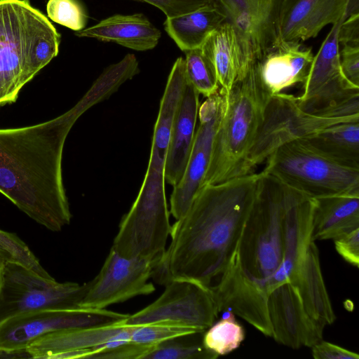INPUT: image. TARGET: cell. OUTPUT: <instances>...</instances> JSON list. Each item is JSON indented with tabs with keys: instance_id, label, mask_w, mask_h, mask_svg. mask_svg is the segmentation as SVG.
Instances as JSON below:
<instances>
[{
	"instance_id": "1",
	"label": "cell",
	"mask_w": 359,
	"mask_h": 359,
	"mask_svg": "<svg viewBox=\"0 0 359 359\" xmlns=\"http://www.w3.org/2000/svg\"><path fill=\"white\" fill-rule=\"evenodd\" d=\"M122 85L106 69L70 109L34 126L0 128V193L52 231L70 223L72 214L62 180L65 140L77 119L109 98Z\"/></svg>"
},
{
	"instance_id": "2",
	"label": "cell",
	"mask_w": 359,
	"mask_h": 359,
	"mask_svg": "<svg viewBox=\"0 0 359 359\" xmlns=\"http://www.w3.org/2000/svg\"><path fill=\"white\" fill-rule=\"evenodd\" d=\"M261 175L253 172L201 189L171 226L170 244L153 269L156 283L185 278L211 286L238 248Z\"/></svg>"
},
{
	"instance_id": "3",
	"label": "cell",
	"mask_w": 359,
	"mask_h": 359,
	"mask_svg": "<svg viewBox=\"0 0 359 359\" xmlns=\"http://www.w3.org/2000/svg\"><path fill=\"white\" fill-rule=\"evenodd\" d=\"M186 83L184 59L179 57L160 102L144 179L114 240L115 249L125 256L154 258L165 250L171 230L165 190V163L173 119Z\"/></svg>"
},
{
	"instance_id": "4",
	"label": "cell",
	"mask_w": 359,
	"mask_h": 359,
	"mask_svg": "<svg viewBox=\"0 0 359 359\" xmlns=\"http://www.w3.org/2000/svg\"><path fill=\"white\" fill-rule=\"evenodd\" d=\"M60 40L29 0H0V106L16 101L22 88L57 55Z\"/></svg>"
},
{
	"instance_id": "5",
	"label": "cell",
	"mask_w": 359,
	"mask_h": 359,
	"mask_svg": "<svg viewBox=\"0 0 359 359\" xmlns=\"http://www.w3.org/2000/svg\"><path fill=\"white\" fill-rule=\"evenodd\" d=\"M271 95L252 67L228 93L203 187L240 177Z\"/></svg>"
},
{
	"instance_id": "6",
	"label": "cell",
	"mask_w": 359,
	"mask_h": 359,
	"mask_svg": "<svg viewBox=\"0 0 359 359\" xmlns=\"http://www.w3.org/2000/svg\"><path fill=\"white\" fill-rule=\"evenodd\" d=\"M257 194L238 245L243 269L267 287L283 261V226L290 187L261 171Z\"/></svg>"
},
{
	"instance_id": "7",
	"label": "cell",
	"mask_w": 359,
	"mask_h": 359,
	"mask_svg": "<svg viewBox=\"0 0 359 359\" xmlns=\"http://www.w3.org/2000/svg\"><path fill=\"white\" fill-rule=\"evenodd\" d=\"M262 171L313 198L359 193V168L333 160L304 138L278 148Z\"/></svg>"
},
{
	"instance_id": "8",
	"label": "cell",
	"mask_w": 359,
	"mask_h": 359,
	"mask_svg": "<svg viewBox=\"0 0 359 359\" xmlns=\"http://www.w3.org/2000/svg\"><path fill=\"white\" fill-rule=\"evenodd\" d=\"M344 20L332 25L313 56L302 92L297 96L299 107L311 114L359 116V86L344 76L340 65L338 32Z\"/></svg>"
},
{
	"instance_id": "9",
	"label": "cell",
	"mask_w": 359,
	"mask_h": 359,
	"mask_svg": "<svg viewBox=\"0 0 359 359\" xmlns=\"http://www.w3.org/2000/svg\"><path fill=\"white\" fill-rule=\"evenodd\" d=\"M359 116L326 117L311 114L299 105L297 96L284 93L271 95L256 136L243 163L241 175L253 172L278 148L305 138L337 123Z\"/></svg>"
},
{
	"instance_id": "10",
	"label": "cell",
	"mask_w": 359,
	"mask_h": 359,
	"mask_svg": "<svg viewBox=\"0 0 359 359\" xmlns=\"http://www.w3.org/2000/svg\"><path fill=\"white\" fill-rule=\"evenodd\" d=\"M89 287L76 283H57L24 265L7 262L2 266L0 322L11 316L41 309H80Z\"/></svg>"
},
{
	"instance_id": "11",
	"label": "cell",
	"mask_w": 359,
	"mask_h": 359,
	"mask_svg": "<svg viewBox=\"0 0 359 359\" xmlns=\"http://www.w3.org/2000/svg\"><path fill=\"white\" fill-rule=\"evenodd\" d=\"M165 286L156 300L129 315L125 325L163 323L205 332L214 323L219 312L210 287L185 278L172 280Z\"/></svg>"
},
{
	"instance_id": "12",
	"label": "cell",
	"mask_w": 359,
	"mask_h": 359,
	"mask_svg": "<svg viewBox=\"0 0 359 359\" xmlns=\"http://www.w3.org/2000/svg\"><path fill=\"white\" fill-rule=\"evenodd\" d=\"M129 314L104 309H41L19 313L0 322V351H26L36 339L66 330L108 325Z\"/></svg>"
},
{
	"instance_id": "13",
	"label": "cell",
	"mask_w": 359,
	"mask_h": 359,
	"mask_svg": "<svg viewBox=\"0 0 359 359\" xmlns=\"http://www.w3.org/2000/svg\"><path fill=\"white\" fill-rule=\"evenodd\" d=\"M156 260L125 257L112 248L99 273L89 282L88 289L80 304L83 309H104L155 290L149 282Z\"/></svg>"
},
{
	"instance_id": "14",
	"label": "cell",
	"mask_w": 359,
	"mask_h": 359,
	"mask_svg": "<svg viewBox=\"0 0 359 359\" xmlns=\"http://www.w3.org/2000/svg\"><path fill=\"white\" fill-rule=\"evenodd\" d=\"M226 92L220 89L200 105L199 125L184 172L173 187L170 196V213L178 220L189 210L203 186L210 163L213 140L222 115Z\"/></svg>"
},
{
	"instance_id": "15",
	"label": "cell",
	"mask_w": 359,
	"mask_h": 359,
	"mask_svg": "<svg viewBox=\"0 0 359 359\" xmlns=\"http://www.w3.org/2000/svg\"><path fill=\"white\" fill-rule=\"evenodd\" d=\"M219 312L231 311L267 337H272L267 301L269 291L242 267L238 248L232 255L218 283L210 286Z\"/></svg>"
},
{
	"instance_id": "16",
	"label": "cell",
	"mask_w": 359,
	"mask_h": 359,
	"mask_svg": "<svg viewBox=\"0 0 359 359\" xmlns=\"http://www.w3.org/2000/svg\"><path fill=\"white\" fill-rule=\"evenodd\" d=\"M267 306L272 337L278 343L297 349L323 340L324 327L307 313L294 284L284 283L272 290Z\"/></svg>"
},
{
	"instance_id": "17",
	"label": "cell",
	"mask_w": 359,
	"mask_h": 359,
	"mask_svg": "<svg viewBox=\"0 0 359 359\" xmlns=\"http://www.w3.org/2000/svg\"><path fill=\"white\" fill-rule=\"evenodd\" d=\"M280 0H250L229 20L233 27L238 50L236 80L243 78L255 62L274 46Z\"/></svg>"
},
{
	"instance_id": "18",
	"label": "cell",
	"mask_w": 359,
	"mask_h": 359,
	"mask_svg": "<svg viewBox=\"0 0 359 359\" xmlns=\"http://www.w3.org/2000/svg\"><path fill=\"white\" fill-rule=\"evenodd\" d=\"M313 204L314 198L290 187L283 219V261L267 283L269 292L282 283L294 280L312 241Z\"/></svg>"
},
{
	"instance_id": "19",
	"label": "cell",
	"mask_w": 359,
	"mask_h": 359,
	"mask_svg": "<svg viewBox=\"0 0 359 359\" xmlns=\"http://www.w3.org/2000/svg\"><path fill=\"white\" fill-rule=\"evenodd\" d=\"M348 0H280L277 39L303 42L316 37L327 25L346 18Z\"/></svg>"
},
{
	"instance_id": "20",
	"label": "cell",
	"mask_w": 359,
	"mask_h": 359,
	"mask_svg": "<svg viewBox=\"0 0 359 359\" xmlns=\"http://www.w3.org/2000/svg\"><path fill=\"white\" fill-rule=\"evenodd\" d=\"M311 47L302 42L275 43L252 66L271 96L305 82L313 59Z\"/></svg>"
},
{
	"instance_id": "21",
	"label": "cell",
	"mask_w": 359,
	"mask_h": 359,
	"mask_svg": "<svg viewBox=\"0 0 359 359\" xmlns=\"http://www.w3.org/2000/svg\"><path fill=\"white\" fill-rule=\"evenodd\" d=\"M200 107L199 93L187 81L175 115L165 163V179L172 185L181 180L193 147Z\"/></svg>"
},
{
	"instance_id": "22",
	"label": "cell",
	"mask_w": 359,
	"mask_h": 359,
	"mask_svg": "<svg viewBox=\"0 0 359 359\" xmlns=\"http://www.w3.org/2000/svg\"><path fill=\"white\" fill-rule=\"evenodd\" d=\"M75 34L115 43L137 51L154 48L161 36V31L142 13L116 14L76 32Z\"/></svg>"
},
{
	"instance_id": "23",
	"label": "cell",
	"mask_w": 359,
	"mask_h": 359,
	"mask_svg": "<svg viewBox=\"0 0 359 359\" xmlns=\"http://www.w3.org/2000/svg\"><path fill=\"white\" fill-rule=\"evenodd\" d=\"M126 326L124 320L104 326L55 332L36 339L26 351L30 358H53L66 351L92 349L117 341Z\"/></svg>"
},
{
	"instance_id": "24",
	"label": "cell",
	"mask_w": 359,
	"mask_h": 359,
	"mask_svg": "<svg viewBox=\"0 0 359 359\" xmlns=\"http://www.w3.org/2000/svg\"><path fill=\"white\" fill-rule=\"evenodd\" d=\"M359 228V193L314 198L311 241L335 239Z\"/></svg>"
},
{
	"instance_id": "25",
	"label": "cell",
	"mask_w": 359,
	"mask_h": 359,
	"mask_svg": "<svg viewBox=\"0 0 359 359\" xmlns=\"http://www.w3.org/2000/svg\"><path fill=\"white\" fill-rule=\"evenodd\" d=\"M294 284L299 292L307 313L323 326L331 325L336 319L325 287L319 258L318 249L311 241L299 268Z\"/></svg>"
},
{
	"instance_id": "26",
	"label": "cell",
	"mask_w": 359,
	"mask_h": 359,
	"mask_svg": "<svg viewBox=\"0 0 359 359\" xmlns=\"http://www.w3.org/2000/svg\"><path fill=\"white\" fill-rule=\"evenodd\" d=\"M226 21L210 3L187 13L166 17L164 29L184 52L201 48L210 34Z\"/></svg>"
},
{
	"instance_id": "27",
	"label": "cell",
	"mask_w": 359,
	"mask_h": 359,
	"mask_svg": "<svg viewBox=\"0 0 359 359\" xmlns=\"http://www.w3.org/2000/svg\"><path fill=\"white\" fill-rule=\"evenodd\" d=\"M304 139L333 160L359 168V119L335 123Z\"/></svg>"
},
{
	"instance_id": "28",
	"label": "cell",
	"mask_w": 359,
	"mask_h": 359,
	"mask_svg": "<svg viewBox=\"0 0 359 359\" xmlns=\"http://www.w3.org/2000/svg\"><path fill=\"white\" fill-rule=\"evenodd\" d=\"M201 48L215 68L220 89L228 93L238 69V46L231 24L222 23L210 34Z\"/></svg>"
},
{
	"instance_id": "29",
	"label": "cell",
	"mask_w": 359,
	"mask_h": 359,
	"mask_svg": "<svg viewBox=\"0 0 359 359\" xmlns=\"http://www.w3.org/2000/svg\"><path fill=\"white\" fill-rule=\"evenodd\" d=\"M225 313L226 316L208 328L202 338L205 347L218 356L236 349L245 339L244 329L236 320L235 315L228 311Z\"/></svg>"
},
{
	"instance_id": "30",
	"label": "cell",
	"mask_w": 359,
	"mask_h": 359,
	"mask_svg": "<svg viewBox=\"0 0 359 359\" xmlns=\"http://www.w3.org/2000/svg\"><path fill=\"white\" fill-rule=\"evenodd\" d=\"M185 53L184 66L187 81L205 97H210L219 90L215 68L201 48Z\"/></svg>"
},
{
	"instance_id": "31",
	"label": "cell",
	"mask_w": 359,
	"mask_h": 359,
	"mask_svg": "<svg viewBox=\"0 0 359 359\" xmlns=\"http://www.w3.org/2000/svg\"><path fill=\"white\" fill-rule=\"evenodd\" d=\"M190 334L172 338L155 345L142 359H215L217 354L203 344L189 340Z\"/></svg>"
},
{
	"instance_id": "32",
	"label": "cell",
	"mask_w": 359,
	"mask_h": 359,
	"mask_svg": "<svg viewBox=\"0 0 359 359\" xmlns=\"http://www.w3.org/2000/svg\"><path fill=\"white\" fill-rule=\"evenodd\" d=\"M0 259L20 263L46 278H53L29 247L15 233L0 229Z\"/></svg>"
},
{
	"instance_id": "33",
	"label": "cell",
	"mask_w": 359,
	"mask_h": 359,
	"mask_svg": "<svg viewBox=\"0 0 359 359\" xmlns=\"http://www.w3.org/2000/svg\"><path fill=\"white\" fill-rule=\"evenodd\" d=\"M203 332L198 330L169 323H158L132 326L130 341L155 346L165 340L183 335Z\"/></svg>"
},
{
	"instance_id": "34",
	"label": "cell",
	"mask_w": 359,
	"mask_h": 359,
	"mask_svg": "<svg viewBox=\"0 0 359 359\" xmlns=\"http://www.w3.org/2000/svg\"><path fill=\"white\" fill-rule=\"evenodd\" d=\"M48 18L75 32L86 27L88 15L79 0H49L46 6Z\"/></svg>"
},
{
	"instance_id": "35",
	"label": "cell",
	"mask_w": 359,
	"mask_h": 359,
	"mask_svg": "<svg viewBox=\"0 0 359 359\" xmlns=\"http://www.w3.org/2000/svg\"><path fill=\"white\" fill-rule=\"evenodd\" d=\"M154 346L129 341L112 348L93 353L88 358L142 359V357Z\"/></svg>"
},
{
	"instance_id": "36",
	"label": "cell",
	"mask_w": 359,
	"mask_h": 359,
	"mask_svg": "<svg viewBox=\"0 0 359 359\" xmlns=\"http://www.w3.org/2000/svg\"><path fill=\"white\" fill-rule=\"evenodd\" d=\"M161 10L166 17H173L193 11L210 4V0H140Z\"/></svg>"
},
{
	"instance_id": "37",
	"label": "cell",
	"mask_w": 359,
	"mask_h": 359,
	"mask_svg": "<svg viewBox=\"0 0 359 359\" xmlns=\"http://www.w3.org/2000/svg\"><path fill=\"white\" fill-rule=\"evenodd\" d=\"M337 252L350 264L358 267L359 265V228H357L335 239Z\"/></svg>"
},
{
	"instance_id": "38",
	"label": "cell",
	"mask_w": 359,
	"mask_h": 359,
	"mask_svg": "<svg viewBox=\"0 0 359 359\" xmlns=\"http://www.w3.org/2000/svg\"><path fill=\"white\" fill-rule=\"evenodd\" d=\"M339 57L344 76L359 86V46H343L339 48Z\"/></svg>"
},
{
	"instance_id": "39",
	"label": "cell",
	"mask_w": 359,
	"mask_h": 359,
	"mask_svg": "<svg viewBox=\"0 0 359 359\" xmlns=\"http://www.w3.org/2000/svg\"><path fill=\"white\" fill-rule=\"evenodd\" d=\"M311 348L315 359H358L357 353L328 341H320Z\"/></svg>"
},
{
	"instance_id": "40",
	"label": "cell",
	"mask_w": 359,
	"mask_h": 359,
	"mask_svg": "<svg viewBox=\"0 0 359 359\" xmlns=\"http://www.w3.org/2000/svg\"><path fill=\"white\" fill-rule=\"evenodd\" d=\"M339 46H359V13L348 15L342 21L338 32Z\"/></svg>"
},
{
	"instance_id": "41",
	"label": "cell",
	"mask_w": 359,
	"mask_h": 359,
	"mask_svg": "<svg viewBox=\"0 0 359 359\" xmlns=\"http://www.w3.org/2000/svg\"><path fill=\"white\" fill-rule=\"evenodd\" d=\"M250 0H210L226 18V21L236 16L246 6Z\"/></svg>"
},
{
	"instance_id": "42",
	"label": "cell",
	"mask_w": 359,
	"mask_h": 359,
	"mask_svg": "<svg viewBox=\"0 0 359 359\" xmlns=\"http://www.w3.org/2000/svg\"><path fill=\"white\" fill-rule=\"evenodd\" d=\"M355 13H359V0H348L346 17Z\"/></svg>"
},
{
	"instance_id": "43",
	"label": "cell",
	"mask_w": 359,
	"mask_h": 359,
	"mask_svg": "<svg viewBox=\"0 0 359 359\" xmlns=\"http://www.w3.org/2000/svg\"><path fill=\"white\" fill-rule=\"evenodd\" d=\"M2 266L3 265H0V289H1V281H2Z\"/></svg>"
}]
</instances>
